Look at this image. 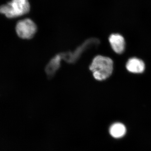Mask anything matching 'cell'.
<instances>
[{
    "label": "cell",
    "instance_id": "cell-1",
    "mask_svg": "<svg viewBox=\"0 0 151 151\" xmlns=\"http://www.w3.org/2000/svg\"><path fill=\"white\" fill-rule=\"evenodd\" d=\"M89 69L96 80L103 81L112 74L113 69V60L107 57L98 55L92 60Z\"/></svg>",
    "mask_w": 151,
    "mask_h": 151
},
{
    "label": "cell",
    "instance_id": "cell-2",
    "mask_svg": "<svg viewBox=\"0 0 151 151\" xmlns=\"http://www.w3.org/2000/svg\"><path fill=\"white\" fill-rule=\"evenodd\" d=\"M28 0H12L0 6V13L9 18H14L27 14L30 10Z\"/></svg>",
    "mask_w": 151,
    "mask_h": 151
},
{
    "label": "cell",
    "instance_id": "cell-3",
    "mask_svg": "<svg viewBox=\"0 0 151 151\" xmlns=\"http://www.w3.org/2000/svg\"><path fill=\"white\" fill-rule=\"evenodd\" d=\"M16 31L19 37L23 39H30L35 34L37 27L31 19H25L18 22Z\"/></svg>",
    "mask_w": 151,
    "mask_h": 151
},
{
    "label": "cell",
    "instance_id": "cell-4",
    "mask_svg": "<svg viewBox=\"0 0 151 151\" xmlns=\"http://www.w3.org/2000/svg\"><path fill=\"white\" fill-rule=\"evenodd\" d=\"M111 47L116 53L122 54L125 47V42L124 37L118 34H112L109 38Z\"/></svg>",
    "mask_w": 151,
    "mask_h": 151
},
{
    "label": "cell",
    "instance_id": "cell-5",
    "mask_svg": "<svg viewBox=\"0 0 151 151\" xmlns=\"http://www.w3.org/2000/svg\"><path fill=\"white\" fill-rule=\"evenodd\" d=\"M126 68L128 71L131 73H142L145 70V64L142 60L134 58L128 60Z\"/></svg>",
    "mask_w": 151,
    "mask_h": 151
},
{
    "label": "cell",
    "instance_id": "cell-6",
    "mask_svg": "<svg viewBox=\"0 0 151 151\" xmlns=\"http://www.w3.org/2000/svg\"><path fill=\"white\" fill-rule=\"evenodd\" d=\"M126 127L121 123H116L111 125L109 132L110 134L115 138H120L124 137L126 133Z\"/></svg>",
    "mask_w": 151,
    "mask_h": 151
},
{
    "label": "cell",
    "instance_id": "cell-7",
    "mask_svg": "<svg viewBox=\"0 0 151 151\" xmlns=\"http://www.w3.org/2000/svg\"><path fill=\"white\" fill-rule=\"evenodd\" d=\"M60 56L58 55L52 60L46 68V71L50 76L53 75L60 66Z\"/></svg>",
    "mask_w": 151,
    "mask_h": 151
}]
</instances>
